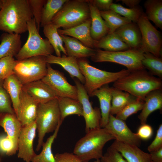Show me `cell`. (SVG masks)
Returning <instances> with one entry per match:
<instances>
[{
  "label": "cell",
  "mask_w": 162,
  "mask_h": 162,
  "mask_svg": "<svg viewBox=\"0 0 162 162\" xmlns=\"http://www.w3.org/2000/svg\"><path fill=\"white\" fill-rule=\"evenodd\" d=\"M3 2V0H0V11L2 6Z\"/></svg>",
  "instance_id": "50"
},
{
  "label": "cell",
  "mask_w": 162,
  "mask_h": 162,
  "mask_svg": "<svg viewBox=\"0 0 162 162\" xmlns=\"http://www.w3.org/2000/svg\"><path fill=\"white\" fill-rule=\"evenodd\" d=\"M92 3L100 11H106L110 10V6L113 3L112 0H91Z\"/></svg>",
  "instance_id": "47"
},
{
  "label": "cell",
  "mask_w": 162,
  "mask_h": 162,
  "mask_svg": "<svg viewBox=\"0 0 162 162\" xmlns=\"http://www.w3.org/2000/svg\"><path fill=\"white\" fill-rule=\"evenodd\" d=\"M67 0H47L42 11L40 26L44 27L51 22L56 14Z\"/></svg>",
  "instance_id": "34"
},
{
  "label": "cell",
  "mask_w": 162,
  "mask_h": 162,
  "mask_svg": "<svg viewBox=\"0 0 162 162\" xmlns=\"http://www.w3.org/2000/svg\"><path fill=\"white\" fill-rule=\"evenodd\" d=\"M100 11L101 17L109 28V33H113L119 27L132 22L113 10Z\"/></svg>",
  "instance_id": "36"
},
{
  "label": "cell",
  "mask_w": 162,
  "mask_h": 162,
  "mask_svg": "<svg viewBox=\"0 0 162 162\" xmlns=\"http://www.w3.org/2000/svg\"><path fill=\"white\" fill-rule=\"evenodd\" d=\"M142 38L141 50L158 57H161V34L151 23L144 12L137 22Z\"/></svg>",
  "instance_id": "10"
},
{
  "label": "cell",
  "mask_w": 162,
  "mask_h": 162,
  "mask_svg": "<svg viewBox=\"0 0 162 162\" xmlns=\"http://www.w3.org/2000/svg\"><path fill=\"white\" fill-rule=\"evenodd\" d=\"M94 162H100V160H96Z\"/></svg>",
  "instance_id": "51"
},
{
  "label": "cell",
  "mask_w": 162,
  "mask_h": 162,
  "mask_svg": "<svg viewBox=\"0 0 162 162\" xmlns=\"http://www.w3.org/2000/svg\"><path fill=\"white\" fill-rule=\"evenodd\" d=\"M162 148V124L158 129L154 140L148 146L147 149L149 152Z\"/></svg>",
  "instance_id": "45"
},
{
  "label": "cell",
  "mask_w": 162,
  "mask_h": 162,
  "mask_svg": "<svg viewBox=\"0 0 162 162\" xmlns=\"http://www.w3.org/2000/svg\"><path fill=\"white\" fill-rule=\"evenodd\" d=\"M62 123L60 122L52 135L50 136L42 147V149L38 154H36L31 162H55V158L52 150V144L56 138L60 127Z\"/></svg>",
  "instance_id": "33"
},
{
  "label": "cell",
  "mask_w": 162,
  "mask_h": 162,
  "mask_svg": "<svg viewBox=\"0 0 162 162\" xmlns=\"http://www.w3.org/2000/svg\"><path fill=\"white\" fill-rule=\"evenodd\" d=\"M142 64L145 69L152 75L162 78V57H158L149 52H145L142 60Z\"/></svg>",
  "instance_id": "35"
},
{
  "label": "cell",
  "mask_w": 162,
  "mask_h": 162,
  "mask_svg": "<svg viewBox=\"0 0 162 162\" xmlns=\"http://www.w3.org/2000/svg\"><path fill=\"white\" fill-rule=\"evenodd\" d=\"M162 86L161 79L151 75L145 69L130 72L113 84V87L144 100L149 93L162 88Z\"/></svg>",
  "instance_id": "2"
},
{
  "label": "cell",
  "mask_w": 162,
  "mask_h": 162,
  "mask_svg": "<svg viewBox=\"0 0 162 162\" xmlns=\"http://www.w3.org/2000/svg\"><path fill=\"white\" fill-rule=\"evenodd\" d=\"M114 32L130 49L141 50L142 35L136 23L132 22L127 23L118 28Z\"/></svg>",
  "instance_id": "17"
},
{
  "label": "cell",
  "mask_w": 162,
  "mask_h": 162,
  "mask_svg": "<svg viewBox=\"0 0 162 162\" xmlns=\"http://www.w3.org/2000/svg\"><path fill=\"white\" fill-rule=\"evenodd\" d=\"M153 134V130L152 127L146 123L141 124L136 133L140 139L145 140L150 138Z\"/></svg>",
  "instance_id": "46"
},
{
  "label": "cell",
  "mask_w": 162,
  "mask_h": 162,
  "mask_svg": "<svg viewBox=\"0 0 162 162\" xmlns=\"http://www.w3.org/2000/svg\"><path fill=\"white\" fill-rule=\"evenodd\" d=\"M111 147L118 151L127 162H152L149 153L139 147L115 140Z\"/></svg>",
  "instance_id": "19"
},
{
  "label": "cell",
  "mask_w": 162,
  "mask_h": 162,
  "mask_svg": "<svg viewBox=\"0 0 162 162\" xmlns=\"http://www.w3.org/2000/svg\"><path fill=\"white\" fill-rule=\"evenodd\" d=\"M17 144L7 136H0V151L8 156L15 154L17 151Z\"/></svg>",
  "instance_id": "41"
},
{
  "label": "cell",
  "mask_w": 162,
  "mask_h": 162,
  "mask_svg": "<svg viewBox=\"0 0 162 162\" xmlns=\"http://www.w3.org/2000/svg\"><path fill=\"white\" fill-rule=\"evenodd\" d=\"M3 86L10 97L16 114L19 106L20 94L23 85L14 74L4 80Z\"/></svg>",
  "instance_id": "27"
},
{
  "label": "cell",
  "mask_w": 162,
  "mask_h": 162,
  "mask_svg": "<svg viewBox=\"0 0 162 162\" xmlns=\"http://www.w3.org/2000/svg\"><path fill=\"white\" fill-rule=\"evenodd\" d=\"M114 137L104 128L89 130L76 143L73 150L82 162H88L91 160H100L103 154L105 144Z\"/></svg>",
  "instance_id": "3"
},
{
  "label": "cell",
  "mask_w": 162,
  "mask_h": 162,
  "mask_svg": "<svg viewBox=\"0 0 162 162\" xmlns=\"http://www.w3.org/2000/svg\"><path fill=\"white\" fill-rule=\"evenodd\" d=\"M64 44L67 56L79 59L91 57L95 54V49L88 48L74 38L60 34Z\"/></svg>",
  "instance_id": "21"
},
{
  "label": "cell",
  "mask_w": 162,
  "mask_h": 162,
  "mask_svg": "<svg viewBox=\"0 0 162 162\" xmlns=\"http://www.w3.org/2000/svg\"><path fill=\"white\" fill-rule=\"evenodd\" d=\"M90 18L88 0H67L51 23L58 29H65L79 25Z\"/></svg>",
  "instance_id": "4"
},
{
  "label": "cell",
  "mask_w": 162,
  "mask_h": 162,
  "mask_svg": "<svg viewBox=\"0 0 162 162\" xmlns=\"http://www.w3.org/2000/svg\"><path fill=\"white\" fill-rule=\"evenodd\" d=\"M41 80L47 84L58 97H68L78 99L77 89L68 81L64 74L47 64V73Z\"/></svg>",
  "instance_id": "11"
},
{
  "label": "cell",
  "mask_w": 162,
  "mask_h": 162,
  "mask_svg": "<svg viewBox=\"0 0 162 162\" xmlns=\"http://www.w3.org/2000/svg\"><path fill=\"white\" fill-rule=\"evenodd\" d=\"M100 162H127L122 154L110 146L100 159Z\"/></svg>",
  "instance_id": "43"
},
{
  "label": "cell",
  "mask_w": 162,
  "mask_h": 162,
  "mask_svg": "<svg viewBox=\"0 0 162 162\" xmlns=\"http://www.w3.org/2000/svg\"><path fill=\"white\" fill-rule=\"evenodd\" d=\"M46 60L47 64L60 65L72 78H76L83 85L85 83V78L80 70L76 58L64 54L60 57L52 54L46 57Z\"/></svg>",
  "instance_id": "20"
},
{
  "label": "cell",
  "mask_w": 162,
  "mask_h": 162,
  "mask_svg": "<svg viewBox=\"0 0 162 162\" xmlns=\"http://www.w3.org/2000/svg\"><path fill=\"white\" fill-rule=\"evenodd\" d=\"M58 100L62 122L70 115L82 116V106L78 100L68 97H58Z\"/></svg>",
  "instance_id": "30"
},
{
  "label": "cell",
  "mask_w": 162,
  "mask_h": 162,
  "mask_svg": "<svg viewBox=\"0 0 162 162\" xmlns=\"http://www.w3.org/2000/svg\"><path fill=\"white\" fill-rule=\"evenodd\" d=\"M90 96H96L98 99L101 115L100 127L104 128L110 115L112 100L110 87L108 84L104 85L93 92Z\"/></svg>",
  "instance_id": "25"
},
{
  "label": "cell",
  "mask_w": 162,
  "mask_h": 162,
  "mask_svg": "<svg viewBox=\"0 0 162 162\" xmlns=\"http://www.w3.org/2000/svg\"><path fill=\"white\" fill-rule=\"evenodd\" d=\"M95 49L94 54L91 58L94 62L115 63L125 67L130 72L145 69L142 64L144 52L141 50L130 49L125 51L111 52L99 49Z\"/></svg>",
  "instance_id": "7"
},
{
  "label": "cell",
  "mask_w": 162,
  "mask_h": 162,
  "mask_svg": "<svg viewBox=\"0 0 162 162\" xmlns=\"http://www.w3.org/2000/svg\"><path fill=\"white\" fill-rule=\"evenodd\" d=\"M74 80L77 89L78 99L82 107L86 133L90 130L100 128L101 115L100 108L92 107L83 85L77 79L74 78Z\"/></svg>",
  "instance_id": "12"
},
{
  "label": "cell",
  "mask_w": 162,
  "mask_h": 162,
  "mask_svg": "<svg viewBox=\"0 0 162 162\" xmlns=\"http://www.w3.org/2000/svg\"><path fill=\"white\" fill-rule=\"evenodd\" d=\"M4 80L0 79V114L8 113L15 114L11 105L10 97L3 87Z\"/></svg>",
  "instance_id": "39"
},
{
  "label": "cell",
  "mask_w": 162,
  "mask_h": 162,
  "mask_svg": "<svg viewBox=\"0 0 162 162\" xmlns=\"http://www.w3.org/2000/svg\"><path fill=\"white\" fill-rule=\"evenodd\" d=\"M130 8H134L138 6L141 2L140 0H119Z\"/></svg>",
  "instance_id": "49"
},
{
  "label": "cell",
  "mask_w": 162,
  "mask_h": 162,
  "mask_svg": "<svg viewBox=\"0 0 162 162\" xmlns=\"http://www.w3.org/2000/svg\"><path fill=\"white\" fill-rule=\"evenodd\" d=\"M149 154L152 162H162V148Z\"/></svg>",
  "instance_id": "48"
},
{
  "label": "cell",
  "mask_w": 162,
  "mask_h": 162,
  "mask_svg": "<svg viewBox=\"0 0 162 162\" xmlns=\"http://www.w3.org/2000/svg\"><path fill=\"white\" fill-rule=\"evenodd\" d=\"M144 104L138 118L141 124H146L147 118L154 111L162 109V88L153 90L149 93L144 99Z\"/></svg>",
  "instance_id": "23"
},
{
  "label": "cell",
  "mask_w": 162,
  "mask_h": 162,
  "mask_svg": "<svg viewBox=\"0 0 162 162\" xmlns=\"http://www.w3.org/2000/svg\"><path fill=\"white\" fill-rule=\"evenodd\" d=\"M43 32L50 44L54 48L56 56H61V52L67 56L63 45V41L58 33V29L51 22L43 27Z\"/></svg>",
  "instance_id": "31"
},
{
  "label": "cell",
  "mask_w": 162,
  "mask_h": 162,
  "mask_svg": "<svg viewBox=\"0 0 162 162\" xmlns=\"http://www.w3.org/2000/svg\"><path fill=\"white\" fill-rule=\"evenodd\" d=\"M33 18L28 0H3L0 11V30L20 34L28 31Z\"/></svg>",
  "instance_id": "1"
},
{
  "label": "cell",
  "mask_w": 162,
  "mask_h": 162,
  "mask_svg": "<svg viewBox=\"0 0 162 162\" xmlns=\"http://www.w3.org/2000/svg\"><path fill=\"white\" fill-rule=\"evenodd\" d=\"M110 91L112 100L110 114L112 115H116L136 98L129 93L113 87H110Z\"/></svg>",
  "instance_id": "28"
},
{
  "label": "cell",
  "mask_w": 162,
  "mask_h": 162,
  "mask_svg": "<svg viewBox=\"0 0 162 162\" xmlns=\"http://www.w3.org/2000/svg\"><path fill=\"white\" fill-rule=\"evenodd\" d=\"M46 58L38 56L17 60L14 72L22 85L41 80L46 75L47 64Z\"/></svg>",
  "instance_id": "9"
},
{
  "label": "cell",
  "mask_w": 162,
  "mask_h": 162,
  "mask_svg": "<svg viewBox=\"0 0 162 162\" xmlns=\"http://www.w3.org/2000/svg\"><path fill=\"white\" fill-rule=\"evenodd\" d=\"M17 62L14 57L10 56L0 59V79L4 80L14 74V69Z\"/></svg>",
  "instance_id": "40"
},
{
  "label": "cell",
  "mask_w": 162,
  "mask_h": 162,
  "mask_svg": "<svg viewBox=\"0 0 162 162\" xmlns=\"http://www.w3.org/2000/svg\"><path fill=\"white\" fill-rule=\"evenodd\" d=\"M110 9L136 23L144 13L142 9L138 6L132 8H128L123 7L121 4L114 3L112 4Z\"/></svg>",
  "instance_id": "37"
},
{
  "label": "cell",
  "mask_w": 162,
  "mask_h": 162,
  "mask_svg": "<svg viewBox=\"0 0 162 162\" xmlns=\"http://www.w3.org/2000/svg\"><path fill=\"white\" fill-rule=\"evenodd\" d=\"M22 88L38 104L58 98L55 92L41 80L23 85Z\"/></svg>",
  "instance_id": "16"
},
{
  "label": "cell",
  "mask_w": 162,
  "mask_h": 162,
  "mask_svg": "<svg viewBox=\"0 0 162 162\" xmlns=\"http://www.w3.org/2000/svg\"><path fill=\"white\" fill-rule=\"evenodd\" d=\"M144 100L136 99L126 106L120 112L117 114L116 117L125 121L130 116L142 110Z\"/></svg>",
  "instance_id": "38"
},
{
  "label": "cell",
  "mask_w": 162,
  "mask_h": 162,
  "mask_svg": "<svg viewBox=\"0 0 162 162\" xmlns=\"http://www.w3.org/2000/svg\"><path fill=\"white\" fill-rule=\"evenodd\" d=\"M33 18L35 20L37 27L39 32L41 22L42 12L46 0H28Z\"/></svg>",
  "instance_id": "42"
},
{
  "label": "cell",
  "mask_w": 162,
  "mask_h": 162,
  "mask_svg": "<svg viewBox=\"0 0 162 162\" xmlns=\"http://www.w3.org/2000/svg\"><path fill=\"white\" fill-rule=\"evenodd\" d=\"M60 120L58 98L46 103L38 104L35 121L38 133L36 151H38L42 147L46 134L54 131L61 122Z\"/></svg>",
  "instance_id": "6"
},
{
  "label": "cell",
  "mask_w": 162,
  "mask_h": 162,
  "mask_svg": "<svg viewBox=\"0 0 162 162\" xmlns=\"http://www.w3.org/2000/svg\"><path fill=\"white\" fill-rule=\"evenodd\" d=\"M144 6L145 15L148 20L152 21L160 29H162V1L148 0Z\"/></svg>",
  "instance_id": "32"
},
{
  "label": "cell",
  "mask_w": 162,
  "mask_h": 162,
  "mask_svg": "<svg viewBox=\"0 0 162 162\" xmlns=\"http://www.w3.org/2000/svg\"><path fill=\"white\" fill-rule=\"evenodd\" d=\"M38 104L22 88L20 103L15 115L22 126L35 122Z\"/></svg>",
  "instance_id": "15"
},
{
  "label": "cell",
  "mask_w": 162,
  "mask_h": 162,
  "mask_svg": "<svg viewBox=\"0 0 162 162\" xmlns=\"http://www.w3.org/2000/svg\"><path fill=\"white\" fill-rule=\"evenodd\" d=\"M37 129L35 122L22 126L17 143V157L26 162H31L36 154L34 152L33 142Z\"/></svg>",
  "instance_id": "14"
},
{
  "label": "cell",
  "mask_w": 162,
  "mask_h": 162,
  "mask_svg": "<svg viewBox=\"0 0 162 162\" xmlns=\"http://www.w3.org/2000/svg\"><path fill=\"white\" fill-rule=\"evenodd\" d=\"M103 49L104 50L111 52L123 51L130 49L114 32L109 33L97 42L95 49Z\"/></svg>",
  "instance_id": "29"
},
{
  "label": "cell",
  "mask_w": 162,
  "mask_h": 162,
  "mask_svg": "<svg viewBox=\"0 0 162 162\" xmlns=\"http://www.w3.org/2000/svg\"><path fill=\"white\" fill-rule=\"evenodd\" d=\"M88 3L91 19V35L94 40L98 41L109 33L110 29L100 10L91 0H88Z\"/></svg>",
  "instance_id": "22"
},
{
  "label": "cell",
  "mask_w": 162,
  "mask_h": 162,
  "mask_svg": "<svg viewBox=\"0 0 162 162\" xmlns=\"http://www.w3.org/2000/svg\"><path fill=\"white\" fill-rule=\"evenodd\" d=\"M118 141L139 146L141 140L133 132L124 121L110 114L108 122L104 128Z\"/></svg>",
  "instance_id": "13"
},
{
  "label": "cell",
  "mask_w": 162,
  "mask_h": 162,
  "mask_svg": "<svg viewBox=\"0 0 162 162\" xmlns=\"http://www.w3.org/2000/svg\"><path fill=\"white\" fill-rule=\"evenodd\" d=\"M91 19L90 18L81 24L68 29H58L60 34L70 36L78 40L86 46L95 49L97 41L92 38L90 32Z\"/></svg>",
  "instance_id": "18"
},
{
  "label": "cell",
  "mask_w": 162,
  "mask_h": 162,
  "mask_svg": "<svg viewBox=\"0 0 162 162\" xmlns=\"http://www.w3.org/2000/svg\"><path fill=\"white\" fill-rule=\"evenodd\" d=\"M0 126L4 128L7 136L17 144L22 125L15 114H0Z\"/></svg>",
  "instance_id": "26"
},
{
  "label": "cell",
  "mask_w": 162,
  "mask_h": 162,
  "mask_svg": "<svg viewBox=\"0 0 162 162\" xmlns=\"http://www.w3.org/2000/svg\"><path fill=\"white\" fill-rule=\"evenodd\" d=\"M0 40V59L7 57H15L22 47L20 34L4 32L1 35Z\"/></svg>",
  "instance_id": "24"
},
{
  "label": "cell",
  "mask_w": 162,
  "mask_h": 162,
  "mask_svg": "<svg viewBox=\"0 0 162 162\" xmlns=\"http://www.w3.org/2000/svg\"><path fill=\"white\" fill-rule=\"evenodd\" d=\"M77 61L80 70L85 78L84 88L90 96L93 92L102 86L114 82L130 72L125 69L117 72L101 70L91 65L86 58L78 59Z\"/></svg>",
  "instance_id": "5"
},
{
  "label": "cell",
  "mask_w": 162,
  "mask_h": 162,
  "mask_svg": "<svg viewBox=\"0 0 162 162\" xmlns=\"http://www.w3.org/2000/svg\"><path fill=\"white\" fill-rule=\"evenodd\" d=\"M55 162H82L73 153L64 152L56 153L54 156Z\"/></svg>",
  "instance_id": "44"
},
{
  "label": "cell",
  "mask_w": 162,
  "mask_h": 162,
  "mask_svg": "<svg viewBox=\"0 0 162 162\" xmlns=\"http://www.w3.org/2000/svg\"><path fill=\"white\" fill-rule=\"evenodd\" d=\"M28 36L27 41L15 56L21 60L30 57L52 55L54 48L47 38L43 39L39 34L35 21L33 18L27 22Z\"/></svg>",
  "instance_id": "8"
}]
</instances>
